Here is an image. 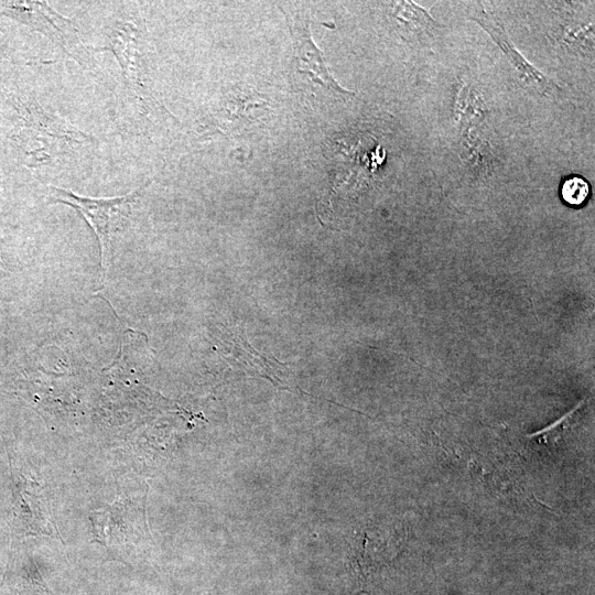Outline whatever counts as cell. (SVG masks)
Masks as SVG:
<instances>
[{"label": "cell", "mask_w": 595, "mask_h": 595, "mask_svg": "<svg viewBox=\"0 0 595 595\" xmlns=\"http://www.w3.org/2000/svg\"><path fill=\"white\" fill-rule=\"evenodd\" d=\"M50 188L55 202L75 208L91 227L99 242L102 269H107L112 259L115 240L139 203L142 188L112 198H91L56 186Z\"/></svg>", "instance_id": "obj_1"}, {"label": "cell", "mask_w": 595, "mask_h": 595, "mask_svg": "<svg viewBox=\"0 0 595 595\" xmlns=\"http://www.w3.org/2000/svg\"><path fill=\"white\" fill-rule=\"evenodd\" d=\"M26 141L24 152L32 165L48 164L61 148L91 143L90 136L32 101L24 106Z\"/></svg>", "instance_id": "obj_2"}, {"label": "cell", "mask_w": 595, "mask_h": 595, "mask_svg": "<svg viewBox=\"0 0 595 595\" xmlns=\"http://www.w3.org/2000/svg\"><path fill=\"white\" fill-rule=\"evenodd\" d=\"M0 13L42 33L82 66L90 64L88 51L74 23L46 2L3 1L0 2Z\"/></svg>", "instance_id": "obj_3"}, {"label": "cell", "mask_w": 595, "mask_h": 595, "mask_svg": "<svg viewBox=\"0 0 595 595\" xmlns=\"http://www.w3.org/2000/svg\"><path fill=\"white\" fill-rule=\"evenodd\" d=\"M109 51L117 58L128 88L145 105L151 98L143 34L136 19H118L109 28L106 44L99 48Z\"/></svg>", "instance_id": "obj_4"}, {"label": "cell", "mask_w": 595, "mask_h": 595, "mask_svg": "<svg viewBox=\"0 0 595 595\" xmlns=\"http://www.w3.org/2000/svg\"><path fill=\"white\" fill-rule=\"evenodd\" d=\"M286 15V14H285ZM293 39L295 69L306 74L315 84L338 94H351L340 87L329 73L322 51L315 45L310 32L309 18L305 14L286 15Z\"/></svg>", "instance_id": "obj_5"}, {"label": "cell", "mask_w": 595, "mask_h": 595, "mask_svg": "<svg viewBox=\"0 0 595 595\" xmlns=\"http://www.w3.org/2000/svg\"><path fill=\"white\" fill-rule=\"evenodd\" d=\"M472 19L476 21L497 43L506 54L513 68L519 73L521 80L530 87L548 93L553 88V83L548 76L530 64L510 42L504 25L495 18L480 10Z\"/></svg>", "instance_id": "obj_6"}, {"label": "cell", "mask_w": 595, "mask_h": 595, "mask_svg": "<svg viewBox=\"0 0 595 595\" xmlns=\"http://www.w3.org/2000/svg\"><path fill=\"white\" fill-rule=\"evenodd\" d=\"M392 8L397 28L408 35H422L435 24L434 19L413 2H396Z\"/></svg>", "instance_id": "obj_7"}, {"label": "cell", "mask_w": 595, "mask_h": 595, "mask_svg": "<svg viewBox=\"0 0 595 595\" xmlns=\"http://www.w3.org/2000/svg\"><path fill=\"white\" fill-rule=\"evenodd\" d=\"M560 195L566 204L581 206L587 201L589 184L581 176L571 175L561 183Z\"/></svg>", "instance_id": "obj_8"}, {"label": "cell", "mask_w": 595, "mask_h": 595, "mask_svg": "<svg viewBox=\"0 0 595 595\" xmlns=\"http://www.w3.org/2000/svg\"><path fill=\"white\" fill-rule=\"evenodd\" d=\"M582 404L583 401H581L573 410L567 412L565 415H563L550 426L537 433L530 434L528 437L532 439L539 445H544L550 448L554 447L559 439L563 436L566 424L573 418L575 411L582 407Z\"/></svg>", "instance_id": "obj_9"}, {"label": "cell", "mask_w": 595, "mask_h": 595, "mask_svg": "<svg viewBox=\"0 0 595 595\" xmlns=\"http://www.w3.org/2000/svg\"><path fill=\"white\" fill-rule=\"evenodd\" d=\"M6 266L3 260L0 258V275H2L6 272Z\"/></svg>", "instance_id": "obj_10"}]
</instances>
